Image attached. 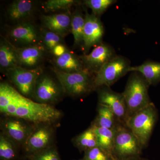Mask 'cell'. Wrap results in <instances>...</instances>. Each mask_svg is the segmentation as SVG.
<instances>
[{"instance_id":"7a4b0ae2","label":"cell","mask_w":160,"mask_h":160,"mask_svg":"<svg viewBox=\"0 0 160 160\" xmlns=\"http://www.w3.org/2000/svg\"><path fill=\"white\" fill-rule=\"evenodd\" d=\"M132 72L122 93L127 107V120L151 103L148 94L149 84L140 73Z\"/></svg>"},{"instance_id":"4fadbf2b","label":"cell","mask_w":160,"mask_h":160,"mask_svg":"<svg viewBox=\"0 0 160 160\" xmlns=\"http://www.w3.org/2000/svg\"><path fill=\"white\" fill-rule=\"evenodd\" d=\"M15 47L19 66L27 69H34L40 67L47 51L41 45L28 47Z\"/></svg>"},{"instance_id":"1f68e13d","label":"cell","mask_w":160,"mask_h":160,"mask_svg":"<svg viewBox=\"0 0 160 160\" xmlns=\"http://www.w3.org/2000/svg\"><path fill=\"white\" fill-rule=\"evenodd\" d=\"M117 160H146V159L141 158V156L135 157H132L127 158L123 159Z\"/></svg>"},{"instance_id":"484cf974","label":"cell","mask_w":160,"mask_h":160,"mask_svg":"<svg viewBox=\"0 0 160 160\" xmlns=\"http://www.w3.org/2000/svg\"><path fill=\"white\" fill-rule=\"evenodd\" d=\"M82 3L74 0H48L44 3L43 9L46 12H56L69 9L72 6H77Z\"/></svg>"},{"instance_id":"ba28073f","label":"cell","mask_w":160,"mask_h":160,"mask_svg":"<svg viewBox=\"0 0 160 160\" xmlns=\"http://www.w3.org/2000/svg\"><path fill=\"white\" fill-rule=\"evenodd\" d=\"M7 35L8 40L17 47L41 44L40 30L30 22L17 23L9 29Z\"/></svg>"},{"instance_id":"4dcf8cb0","label":"cell","mask_w":160,"mask_h":160,"mask_svg":"<svg viewBox=\"0 0 160 160\" xmlns=\"http://www.w3.org/2000/svg\"><path fill=\"white\" fill-rule=\"evenodd\" d=\"M67 49H68L66 48V45L64 44H61L55 47L52 53L54 55L55 57L60 56L63 54Z\"/></svg>"},{"instance_id":"8992f818","label":"cell","mask_w":160,"mask_h":160,"mask_svg":"<svg viewBox=\"0 0 160 160\" xmlns=\"http://www.w3.org/2000/svg\"><path fill=\"white\" fill-rule=\"evenodd\" d=\"M131 67L128 59L117 55L104 65L95 75V90L101 86L110 87L129 72Z\"/></svg>"},{"instance_id":"8fae6325","label":"cell","mask_w":160,"mask_h":160,"mask_svg":"<svg viewBox=\"0 0 160 160\" xmlns=\"http://www.w3.org/2000/svg\"><path fill=\"white\" fill-rule=\"evenodd\" d=\"M59 83L50 75L42 72L37 81L33 98L38 102L42 104L49 105L55 102L64 92Z\"/></svg>"},{"instance_id":"52a82bcc","label":"cell","mask_w":160,"mask_h":160,"mask_svg":"<svg viewBox=\"0 0 160 160\" xmlns=\"http://www.w3.org/2000/svg\"><path fill=\"white\" fill-rule=\"evenodd\" d=\"M5 72L19 93L28 98L34 97L37 81L43 72L41 67L29 69L17 66Z\"/></svg>"},{"instance_id":"4316f807","label":"cell","mask_w":160,"mask_h":160,"mask_svg":"<svg viewBox=\"0 0 160 160\" xmlns=\"http://www.w3.org/2000/svg\"><path fill=\"white\" fill-rule=\"evenodd\" d=\"M116 2L115 0H86L83 1L82 5L91 9L92 13L100 17Z\"/></svg>"},{"instance_id":"7402d4cb","label":"cell","mask_w":160,"mask_h":160,"mask_svg":"<svg viewBox=\"0 0 160 160\" xmlns=\"http://www.w3.org/2000/svg\"><path fill=\"white\" fill-rule=\"evenodd\" d=\"M97 112V117L92 125L109 129L115 128L118 122L109 107L98 103Z\"/></svg>"},{"instance_id":"44dd1931","label":"cell","mask_w":160,"mask_h":160,"mask_svg":"<svg viewBox=\"0 0 160 160\" xmlns=\"http://www.w3.org/2000/svg\"><path fill=\"white\" fill-rule=\"evenodd\" d=\"M129 72H137L144 77L149 85L160 81V63L147 61L142 65L131 66Z\"/></svg>"},{"instance_id":"2e32d148","label":"cell","mask_w":160,"mask_h":160,"mask_svg":"<svg viewBox=\"0 0 160 160\" xmlns=\"http://www.w3.org/2000/svg\"><path fill=\"white\" fill-rule=\"evenodd\" d=\"M17 119L9 118L5 120L2 123L3 130L5 134L10 139L25 145L33 130L26 123Z\"/></svg>"},{"instance_id":"277c9868","label":"cell","mask_w":160,"mask_h":160,"mask_svg":"<svg viewBox=\"0 0 160 160\" xmlns=\"http://www.w3.org/2000/svg\"><path fill=\"white\" fill-rule=\"evenodd\" d=\"M155 109L152 103L129 118L126 126L139 141L143 149L148 144L155 123Z\"/></svg>"},{"instance_id":"cb8c5ba5","label":"cell","mask_w":160,"mask_h":160,"mask_svg":"<svg viewBox=\"0 0 160 160\" xmlns=\"http://www.w3.org/2000/svg\"><path fill=\"white\" fill-rule=\"evenodd\" d=\"M74 145L81 151L98 146L96 136L92 126L78 135L74 139Z\"/></svg>"},{"instance_id":"603a6c76","label":"cell","mask_w":160,"mask_h":160,"mask_svg":"<svg viewBox=\"0 0 160 160\" xmlns=\"http://www.w3.org/2000/svg\"><path fill=\"white\" fill-rule=\"evenodd\" d=\"M94 128L98 146L113 155L115 129H107L92 125Z\"/></svg>"},{"instance_id":"83f0119b","label":"cell","mask_w":160,"mask_h":160,"mask_svg":"<svg viewBox=\"0 0 160 160\" xmlns=\"http://www.w3.org/2000/svg\"><path fill=\"white\" fill-rule=\"evenodd\" d=\"M16 156V150L12 141L6 135L0 136V158L2 160H11Z\"/></svg>"},{"instance_id":"e0dca14e","label":"cell","mask_w":160,"mask_h":160,"mask_svg":"<svg viewBox=\"0 0 160 160\" xmlns=\"http://www.w3.org/2000/svg\"><path fill=\"white\" fill-rule=\"evenodd\" d=\"M35 2L30 0H16L9 5L6 14L9 19L19 23L27 22L36 10Z\"/></svg>"},{"instance_id":"9a60e30c","label":"cell","mask_w":160,"mask_h":160,"mask_svg":"<svg viewBox=\"0 0 160 160\" xmlns=\"http://www.w3.org/2000/svg\"><path fill=\"white\" fill-rule=\"evenodd\" d=\"M71 18L70 12L67 11L63 13L43 15L41 21L44 28L64 38L71 32Z\"/></svg>"},{"instance_id":"f546056e","label":"cell","mask_w":160,"mask_h":160,"mask_svg":"<svg viewBox=\"0 0 160 160\" xmlns=\"http://www.w3.org/2000/svg\"><path fill=\"white\" fill-rule=\"evenodd\" d=\"M30 158L31 160H61L56 149L49 147L31 154Z\"/></svg>"},{"instance_id":"d6986e66","label":"cell","mask_w":160,"mask_h":160,"mask_svg":"<svg viewBox=\"0 0 160 160\" xmlns=\"http://www.w3.org/2000/svg\"><path fill=\"white\" fill-rule=\"evenodd\" d=\"M19 66L15 47L4 38L0 42V67L6 72L8 69Z\"/></svg>"},{"instance_id":"f1b7e54d","label":"cell","mask_w":160,"mask_h":160,"mask_svg":"<svg viewBox=\"0 0 160 160\" xmlns=\"http://www.w3.org/2000/svg\"><path fill=\"white\" fill-rule=\"evenodd\" d=\"M82 160H117L113 155L99 146L85 151Z\"/></svg>"},{"instance_id":"d4e9b609","label":"cell","mask_w":160,"mask_h":160,"mask_svg":"<svg viewBox=\"0 0 160 160\" xmlns=\"http://www.w3.org/2000/svg\"><path fill=\"white\" fill-rule=\"evenodd\" d=\"M40 30L41 44L47 52L52 53L56 46L64 44V38L59 35L44 28Z\"/></svg>"},{"instance_id":"3957f363","label":"cell","mask_w":160,"mask_h":160,"mask_svg":"<svg viewBox=\"0 0 160 160\" xmlns=\"http://www.w3.org/2000/svg\"><path fill=\"white\" fill-rule=\"evenodd\" d=\"M53 71L64 92L74 97H80L95 90V75L87 71L66 73L53 68Z\"/></svg>"},{"instance_id":"6da1fadb","label":"cell","mask_w":160,"mask_h":160,"mask_svg":"<svg viewBox=\"0 0 160 160\" xmlns=\"http://www.w3.org/2000/svg\"><path fill=\"white\" fill-rule=\"evenodd\" d=\"M0 111L11 117L35 123L52 122L61 116L59 110L53 106L33 102L6 82L0 85Z\"/></svg>"},{"instance_id":"7c38bea8","label":"cell","mask_w":160,"mask_h":160,"mask_svg":"<svg viewBox=\"0 0 160 160\" xmlns=\"http://www.w3.org/2000/svg\"><path fill=\"white\" fill-rule=\"evenodd\" d=\"M83 43L82 48L85 52L92 47L102 42L104 28L99 17L85 10Z\"/></svg>"},{"instance_id":"ffe728a7","label":"cell","mask_w":160,"mask_h":160,"mask_svg":"<svg viewBox=\"0 0 160 160\" xmlns=\"http://www.w3.org/2000/svg\"><path fill=\"white\" fill-rule=\"evenodd\" d=\"M82 4L77 6L71 18V32L74 38V46L77 47L82 46L83 43L85 14L83 13Z\"/></svg>"},{"instance_id":"9c48e42d","label":"cell","mask_w":160,"mask_h":160,"mask_svg":"<svg viewBox=\"0 0 160 160\" xmlns=\"http://www.w3.org/2000/svg\"><path fill=\"white\" fill-rule=\"evenodd\" d=\"M98 103L108 106L115 115L119 122L126 125L128 119L127 107L122 93L113 91L110 87L97 88Z\"/></svg>"},{"instance_id":"5b68a950","label":"cell","mask_w":160,"mask_h":160,"mask_svg":"<svg viewBox=\"0 0 160 160\" xmlns=\"http://www.w3.org/2000/svg\"><path fill=\"white\" fill-rule=\"evenodd\" d=\"M113 157L116 160L141 156L143 149L139 141L126 125L118 122L116 126Z\"/></svg>"},{"instance_id":"ac0fdd59","label":"cell","mask_w":160,"mask_h":160,"mask_svg":"<svg viewBox=\"0 0 160 160\" xmlns=\"http://www.w3.org/2000/svg\"><path fill=\"white\" fill-rule=\"evenodd\" d=\"M53 62L55 68L66 73L86 71L80 56H78L68 49L62 55L55 57Z\"/></svg>"},{"instance_id":"5bb4252c","label":"cell","mask_w":160,"mask_h":160,"mask_svg":"<svg viewBox=\"0 0 160 160\" xmlns=\"http://www.w3.org/2000/svg\"><path fill=\"white\" fill-rule=\"evenodd\" d=\"M53 135V130L48 125H42L33 129L25 144V149L31 154L49 147Z\"/></svg>"},{"instance_id":"30bf717a","label":"cell","mask_w":160,"mask_h":160,"mask_svg":"<svg viewBox=\"0 0 160 160\" xmlns=\"http://www.w3.org/2000/svg\"><path fill=\"white\" fill-rule=\"evenodd\" d=\"M116 55L110 45L102 42L95 46L89 54L80 56V58L85 70L95 75L104 65Z\"/></svg>"}]
</instances>
